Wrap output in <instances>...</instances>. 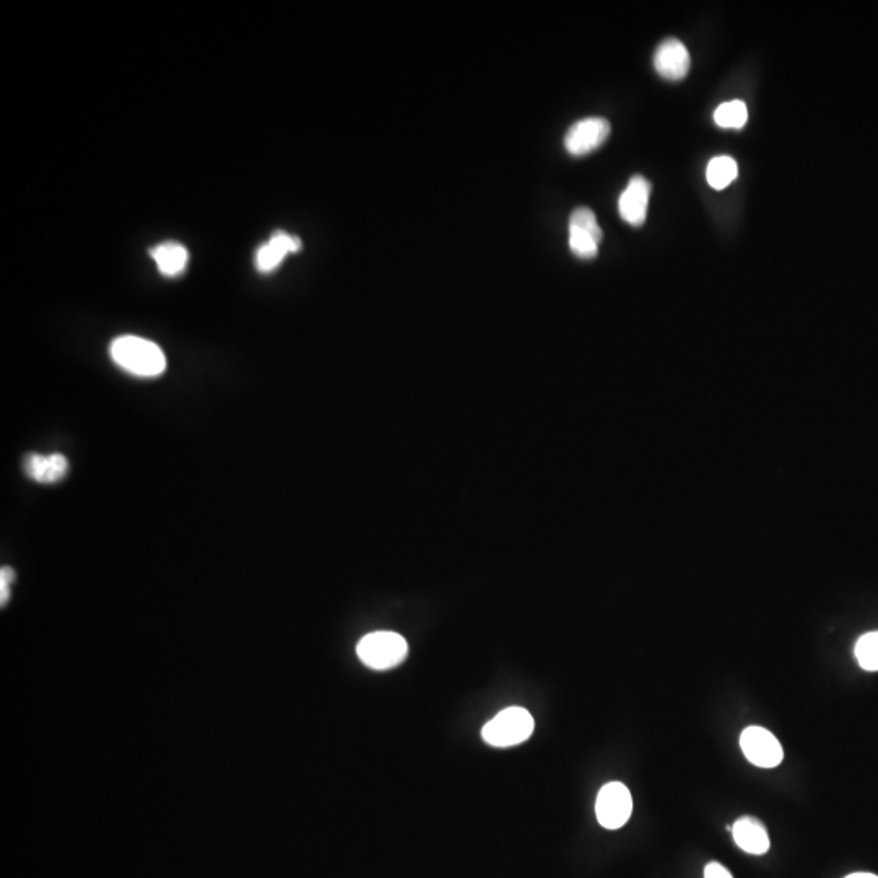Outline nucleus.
<instances>
[{
    "mask_svg": "<svg viewBox=\"0 0 878 878\" xmlns=\"http://www.w3.org/2000/svg\"><path fill=\"white\" fill-rule=\"evenodd\" d=\"M12 570L9 568H4L2 570V576H0V584H2V604H5V600L9 599V584L12 581Z\"/></svg>",
    "mask_w": 878,
    "mask_h": 878,
    "instance_id": "nucleus-18",
    "label": "nucleus"
},
{
    "mask_svg": "<svg viewBox=\"0 0 878 878\" xmlns=\"http://www.w3.org/2000/svg\"><path fill=\"white\" fill-rule=\"evenodd\" d=\"M846 878H878L877 875L867 874V872H857V874L848 875Z\"/></svg>",
    "mask_w": 878,
    "mask_h": 878,
    "instance_id": "nucleus-19",
    "label": "nucleus"
},
{
    "mask_svg": "<svg viewBox=\"0 0 878 878\" xmlns=\"http://www.w3.org/2000/svg\"><path fill=\"white\" fill-rule=\"evenodd\" d=\"M748 109L744 101L734 100L722 103L714 111V122L724 129H742L747 124Z\"/></svg>",
    "mask_w": 878,
    "mask_h": 878,
    "instance_id": "nucleus-15",
    "label": "nucleus"
},
{
    "mask_svg": "<svg viewBox=\"0 0 878 878\" xmlns=\"http://www.w3.org/2000/svg\"><path fill=\"white\" fill-rule=\"evenodd\" d=\"M534 732V719L524 708H508L487 722L482 737L493 747H513L522 744Z\"/></svg>",
    "mask_w": 878,
    "mask_h": 878,
    "instance_id": "nucleus-3",
    "label": "nucleus"
},
{
    "mask_svg": "<svg viewBox=\"0 0 878 878\" xmlns=\"http://www.w3.org/2000/svg\"><path fill=\"white\" fill-rule=\"evenodd\" d=\"M153 261L157 262L158 270L166 277H176L183 274L189 261V253L183 244L176 241H166L158 244L157 248L150 251Z\"/></svg>",
    "mask_w": 878,
    "mask_h": 878,
    "instance_id": "nucleus-13",
    "label": "nucleus"
},
{
    "mask_svg": "<svg viewBox=\"0 0 878 878\" xmlns=\"http://www.w3.org/2000/svg\"><path fill=\"white\" fill-rule=\"evenodd\" d=\"M734 841L742 851L761 856L770 851V836L766 826L755 817H742L732 826Z\"/></svg>",
    "mask_w": 878,
    "mask_h": 878,
    "instance_id": "nucleus-11",
    "label": "nucleus"
},
{
    "mask_svg": "<svg viewBox=\"0 0 878 878\" xmlns=\"http://www.w3.org/2000/svg\"><path fill=\"white\" fill-rule=\"evenodd\" d=\"M610 122L604 118H587L578 121L565 135V147L574 157H583L594 152L609 139Z\"/></svg>",
    "mask_w": 878,
    "mask_h": 878,
    "instance_id": "nucleus-7",
    "label": "nucleus"
},
{
    "mask_svg": "<svg viewBox=\"0 0 878 878\" xmlns=\"http://www.w3.org/2000/svg\"><path fill=\"white\" fill-rule=\"evenodd\" d=\"M705 878H734L732 877L731 872L724 867V865L719 864V862H711V864L706 865L705 869Z\"/></svg>",
    "mask_w": 878,
    "mask_h": 878,
    "instance_id": "nucleus-17",
    "label": "nucleus"
},
{
    "mask_svg": "<svg viewBox=\"0 0 878 878\" xmlns=\"http://www.w3.org/2000/svg\"><path fill=\"white\" fill-rule=\"evenodd\" d=\"M690 53L687 46L677 38H667L657 46L654 53V67L657 74L672 82L685 79L690 70Z\"/></svg>",
    "mask_w": 878,
    "mask_h": 878,
    "instance_id": "nucleus-8",
    "label": "nucleus"
},
{
    "mask_svg": "<svg viewBox=\"0 0 878 878\" xmlns=\"http://www.w3.org/2000/svg\"><path fill=\"white\" fill-rule=\"evenodd\" d=\"M602 230L596 213L587 207H579L570 217V248L581 259H592L599 253Z\"/></svg>",
    "mask_w": 878,
    "mask_h": 878,
    "instance_id": "nucleus-6",
    "label": "nucleus"
},
{
    "mask_svg": "<svg viewBox=\"0 0 878 878\" xmlns=\"http://www.w3.org/2000/svg\"><path fill=\"white\" fill-rule=\"evenodd\" d=\"M301 249V240L288 235L285 231H277L266 244L257 249L256 267L259 272L269 274L282 264L287 254L296 253Z\"/></svg>",
    "mask_w": 878,
    "mask_h": 878,
    "instance_id": "nucleus-10",
    "label": "nucleus"
},
{
    "mask_svg": "<svg viewBox=\"0 0 878 878\" xmlns=\"http://www.w3.org/2000/svg\"><path fill=\"white\" fill-rule=\"evenodd\" d=\"M854 654L862 669L869 672L878 670V631L861 636L856 643Z\"/></svg>",
    "mask_w": 878,
    "mask_h": 878,
    "instance_id": "nucleus-16",
    "label": "nucleus"
},
{
    "mask_svg": "<svg viewBox=\"0 0 878 878\" xmlns=\"http://www.w3.org/2000/svg\"><path fill=\"white\" fill-rule=\"evenodd\" d=\"M649 197H651V183L636 174L630 179V183L618 200L620 217L631 227H641L648 215Z\"/></svg>",
    "mask_w": 878,
    "mask_h": 878,
    "instance_id": "nucleus-9",
    "label": "nucleus"
},
{
    "mask_svg": "<svg viewBox=\"0 0 878 878\" xmlns=\"http://www.w3.org/2000/svg\"><path fill=\"white\" fill-rule=\"evenodd\" d=\"M737 174H739V168H737L734 158L722 155V157H716L709 161L706 179H708L709 186L716 191H721L737 178Z\"/></svg>",
    "mask_w": 878,
    "mask_h": 878,
    "instance_id": "nucleus-14",
    "label": "nucleus"
},
{
    "mask_svg": "<svg viewBox=\"0 0 878 878\" xmlns=\"http://www.w3.org/2000/svg\"><path fill=\"white\" fill-rule=\"evenodd\" d=\"M740 748L747 760L758 768H776L784 760L783 745L765 727H747L740 735Z\"/></svg>",
    "mask_w": 878,
    "mask_h": 878,
    "instance_id": "nucleus-5",
    "label": "nucleus"
},
{
    "mask_svg": "<svg viewBox=\"0 0 878 878\" xmlns=\"http://www.w3.org/2000/svg\"><path fill=\"white\" fill-rule=\"evenodd\" d=\"M409 652V644L392 631H376L361 639L357 654L365 666L374 670H387L399 666Z\"/></svg>",
    "mask_w": 878,
    "mask_h": 878,
    "instance_id": "nucleus-2",
    "label": "nucleus"
},
{
    "mask_svg": "<svg viewBox=\"0 0 878 878\" xmlns=\"http://www.w3.org/2000/svg\"><path fill=\"white\" fill-rule=\"evenodd\" d=\"M633 812V799L622 783L605 784L596 800V815L607 830H618L626 825Z\"/></svg>",
    "mask_w": 878,
    "mask_h": 878,
    "instance_id": "nucleus-4",
    "label": "nucleus"
},
{
    "mask_svg": "<svg viewBox=\"0 0 878 878\" xmlns=\"http://www.w3.org/2000/svg\"><path fill=\"white\" fill-rule=\"evenodd\" d=\"M109 352L116 365L134 376L155 378L165 373V353L150 340L135 335H122L114 340Z\"/></svg>",
    "mask_w": 878,
    "mask_h": 878,
    "instance_id": "nucleus-1",
    "label": "nucleus"
},
{
    "mask_svg": "<svg viewBox=\"0 0 878 878\" xmlns=\"http://www.w3.org/2000/svg\"><path fill=\"white\" fill-rule=\"evenodd\" d=\"M69 470V462L62 454H31L25 461V472L31 480L38 483H54L64 479Z\"/></svg>",
    "mask_w": 878,
    "mask_h": 878,
    "instance_id": "nucleus-12",
    "label": "nucleus"
}]
</instances>
